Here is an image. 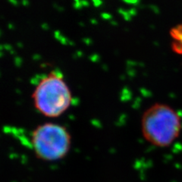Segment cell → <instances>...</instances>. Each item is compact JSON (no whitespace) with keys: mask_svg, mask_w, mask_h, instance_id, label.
Here are the masks:
<instances>
[{"mask_svg":"<svg viewBox=\"0 0 182 182\" xmlns=\"http://www.w3.org/2000/svg\"><path fill=\"white\" fill-rule=\"evenodd\" d=\"M140 130L144 140L149 144L159 148L168 147L181 132L182 118L170 106L156 103L143 112Z\"/></svg>","mask_w":182,"mask_h":182,"instance_id":"obj_1","label":"cell"},{"mask_svg":"<svg viewBox=\"0 0 182 182\" xmlns=\"http://www.w3.org/2000/svg\"><path fill=\"white\" fill-rule=\"evenodd\" d=\"M31 98L35 109L49 118L60 117L72 104L69 85L56 72H51L38 82Z\"/></svg>","mask_w":182,"mask_h":182,"instance_id":"obj_2","label":"cell"},{"mask_svg":"<svg viewBox=\"0 0 182 182\" xmlns=\"http://www.w3.org/2000/svg\"><path fill=\"white\" fill-rule=\"evenodd\" d=\"M30 141L37 158L45 162L64 159L72 147L69 130L55 122H45L37 126L30 134Z\"/></svg>","mask_w":182,"mask_h":182,"instance_id":"obj_3","label":"cell"},{"mask_svg":"<svg viewBox=\"0 0 182 182\" xmlns=\"http://www.w3.org/2000/svg\"><path fill=\"white\" fill-rule=\"evenodd\" d=\"M172 51L177 55H182V23L178 24L170 30Z\"/></svg>","mask_w":182,"mask_h":182,"instance_id":"obj_4","label":"cell"}]
</instances>
